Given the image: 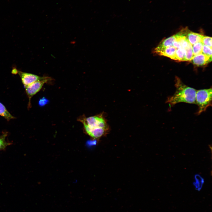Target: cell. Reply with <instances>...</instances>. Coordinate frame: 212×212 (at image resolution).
<instances>
[{
	"label": "cell",
	"mask_w": 212,
	"mask_h": 212,
	"mask_svg": "<svg viewBox=\"0 0 212 212\" xmlns=\"http://www.w3.org/2000/svg\"><path fill=\"white\" fill-rule=\"evenodd\" d=\"M175 83L176 91L173 95L168 97L166 102L172 105L182 102L196 104V90L184 84L177 77Z\"/></svg>",
	"instance_id": "cell-1"
},
{
	"label": "cell",
	"mask_w": 212,
	"mask_h": 212,
	"mask_svg": "<svg viewBox=\"0 0 212 212\" xmlns=\"http://www.w3.org/2000/svg\"><path fill=\"white\" fill-rule=\"evenodd\" d=\"M80 120L82 123L86 132L87 133L92 130L103 128L109 131V127L103 113L80 119Z\"/></svg>",
	"instance_id": "cell-2"
},
{
	"label": "cell",
	"mask_w": 212,
	"mask_h": 212,
	"mask_svg": "<svg viewBox=\"0 0 212 212\" xmlns=\"http://www.w3.org/2000/svg\"><path fill=\"white\" fill-rule=\"evenodd\" d=\"M212 88L196 90V104L198 107V115L205 111L212 105Z\"/></svg>",
	"instance_id": "cell-3"
},
{
	"label": "cell",
	"mask_w": 212,
	"mask_h": 212,
	"mask_svg": "<svg viewBox=\"0 0 212 212\" xmlns=\"http://www.w3.org/2000/svg\"><path fill=\"white\" fill-rule=\"evenodd\" d=\"M50 78L45 77L42 79L37 81L28 85L24 86L29 98L28 109L31 107V99L42 89L44 84L50 80Z\"/></svg>",
	"instance_id": "cell-4"
},
{
	"label": "cell",
	"mask_w": 212,
	"mask_h": 212,
	"mask_svg": "<svg viewBox=\"0 0 212 212\" xmlns=\"http://www.w3.org/2000/svg\"><path fill=\"white\" fill-rule=\"evenodd\" d=\"M17 73L20 77L24 86L28 85L37 81L43 79L45 77H40L35 74L17 70Z\"/></svg>",
	"instance_id": "cell-5"
},
{
	"label": "cell",
	"mask_w": 212,
	"mask_h": 212,
	"mask_svg": "<svg viewBox=\"0 0 212 212\" xmlns=\"http://www.w3.org/2000/svg\"><path fill=\"white\" fill-rule=\"evenodd\" d=\"M181 31L192 45L197 42H201L203 35L191 31L187 28L184 29Z\"/></svg>",
	"instance_id": "cell-6"
},
{
	"label": "cell",
	"mask_w": 212,
	"mask_h": 212,
	"mask_svg": "<svg viewBox=\"0 0 212 212\" xmlns=\"http://www.w3.org/2000/svg\"><path fill=\"white\" fill-rule=\"evenodd\" d=\"M211 60L212 57L201 53L194 56L191 61L193 64L198 66L206 65Z\"/></svg>",
	"instance_id": "cell-7"
},
{
	"label": "cell",
	"mask_w": 212,
	"mask_h": 212,
	"mask_svg": "<svg viewBox=\"0 0 212 212\" xmlns=\"http://www.w3.org/2000/svg\"><path fill=\"white\" fill-rule=\"evenodd\" d=\"M176 35H173L163 40L154 49V52L162 50L168 47L173 46V43L175 40Z\"/></svg>",
	"instance_id": "cell-8"
},
{
	"label": "cell",
	"mask_w": 212,
	"mask_h": 212,
	"mask_svg": "<svg viewBox=\"0 0 212 212\" xmlns=\"http://www.w3.org/2000/svg\"><path fill=\"white\" fill-rule=\"evenodd\" d=\"M177 49L173 46L167 47L162 50L156 53L161 56L166 57L170 59L175 60V55Z\"/></svg>",
	"instance_id": "cell-9"
},
{
	"label": "cell",
	"mask_w": 212,
	"mask_h": 212,
	"mask_svg": "<svg viewBox=\"0 0 212 212\" xmlns=\"http://www.w3.org/2000/svg\"><path fill=\"white\" fill-rule=\"evenodd\" d=\"M0 115L4 117L8 121L15 118L8 111L5 106L0 102Z\"/></svg>",
	"instance_id": "cell-10"
},
{
	"label": "cell",
	"mask_w": 212,
	"mask_h": 212,
	"mask_svg": "<svg viewBox=\"0 0 212 212\" xmlns=\"http://www.w3.org/2000/svg\"><path fill=\"white\" fill-rule=\"evenodd\" d=\"M175 60L186 61L185 51L182 48L177 49L175 55Z\"/></svg>",
	"instance_id": "cell-11"
},
{
	"label": "cell",
	"mask_w": 212,
	"mask_h": 212,
	"mask_svg": "<svg viewBox=\"0 0 212 212\" xmlns=\"http://www.w3.org/2000/svg\"><path fill=\"white\" fill-rule=\"evenodd\" d=\"M203 46V44L201 42H197L192 45L194 56L202 53Z\"/></svg>",
	"instance_id": "cell-12"
},
{
	"label": "cell",
	"mask_w": 212,
	"mask_h": 212,
	"mask_svg": "<svg viewBox=\"0 0 212 212\" xmlns=\"http://www.w3.org/2000/svg\"><path fill=\"white\" fill-rule=\"evenodd\" d=\"M195 176V181L193 183L196 189L198 191L201 189L204 183L203 179L199 175H196Z\"/></svg>",
	"instance_id": "cell-13"
},
{
	"label": "cell",
	"mask_w": 212,
	"mask_h": 212,
	"mask_svg": "<svg viewBox=\"0 0 212 212\" xmlns=\"http://www.w3.org/2000/svg\"><path fill=\"white\" fill-rule=\"evenodd\" d=\"M6 134H4L0 136V150L5 149L10 144L6 140Z\"/></svg>",
	"instance_id": "cell-14"
},
{
	"label": "cell",
	"mask_w": 212,
	"mask_h": 212,
	"mask_svg": "<svg viewBox=\"0 0 212 212\" xmlns=\"http://www.w3.org/2000/svg\"><path fill=\"white\" fill-rule=\"evenodd\" d=\"M185 51L186 61L191 60L194 56L191 45L184 49Z\"/></svg>",
	"instance_id": "cell-15"
},
{
	"label": "cell",
	"mask_w": 212,
	"mask_h": 212,
	"mask_svg": "<svg viewBox=\"0 0 212 212\" xmlns=\"http://www.w3.org/2000/svg\"><path fill=\"white\" fill-rule=\"evenodd\" d=\"M201 42L203 45L212 48V38L211 37L203 36Z\"/></svg>",
	"instance_id": "cell-16"
},
{
	"label": "cell",
	"mask_w": 212,
	"mask_h": 212,
	"mask_svg": "<svg viewBox=\"0 0 212 212\" xmlns=\"http://www.w3.org/2000/svg\"><path fill=\"white\" fill-rule=\"evenodd\" d=\"M212 48L203 44L202 53L212 57Z\"/></svg>",
	"instance_id": "cell-17"
},
{
	"label": "cell",
	"mask_w": 212,
	"mask_h": 212,
	"mask_svg": "<svg viewBox=\"0 0 212 212\" xmlns=\"http://www.w3.org/2000/svg\"><path fill=\"white\" fill-rule=\"evenodd\" d=\"M49 100L45 97L40 98L38 102V105L40 107H43L48 104Z\"/></svg>",
	"instance_id": "cell-18"
}]
</instances>
